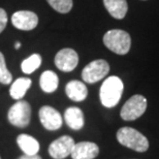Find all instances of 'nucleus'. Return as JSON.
Returning <instances> with one entry per match:
<instances>
[{
  "label": "nucleus",
  "mask_w": 159,
  "mask_h": 159,
  "mask_svg": "<svg viewBox=\"0 0 159 159\" xmlns=\"http://www.w3.org/2000/svg\"><path fill=\"white\" fill-rule=\"evenodd\" d=\"M123 90L124 85L120 78L116 75L107 78L102 83L99 90V97L102 106L109 109L116 107L122 97Z\"/></svg>",
  "instance_id": "1"
},
{
  "label": "nucleus",
  "mask_w": 159,
  "mask_h": 159,
  "mask_svg": "<svg viewBox=\"0 0 159 159\" xmlns=\"http://www.w3.org/2000/svg\"><path fill=\"white\" fill-rule=\"evenodd\" d=\"M117 139L121 145L136 152H145L149 148L148 139L131 127H122L117 131Z\"/></svg>",
  "instance_id": "2"
},
{
  "label": "nucleus",
  "mask_w": 159,
  "mask_h": 159,
  "mask_svg": "<svg viewBox=\"0 0 159 159\" xmlns=\"http://www.w3.org/2000/svg\"><path fill=\"white\" fill-rule=\"evenodd\" d=\"M103 44L112 52L118 55H125L131 47V37L129 33L120 29L110 30L103 35Z\"/></svg>",
  "instance_id": "3"
},
{
  "label": "nucleus",
  "mask_w": 159,
  "mask_h": 159,
  "mask_svg": "<svg viewBox=\"0 0 159 159\" xmlns=\"http://www.w3.org/2000/svg\"><path fill=\"white\" fill-rule=\"evenodd\" d=\"M7 119L9 123L14 126L20 127V128L27 127L31 119V107L29 102L25 100H18L9 109Z\"/></svg>",
  "instance_id": "4"
},
{
  "label": "nucleus",
  "mask_w": 159,
  "mask_h": 159,
  "mask_svg": "<svg viewBox=\"0 0 159 159\" xmlns=\"http://www.w3.org/2000/svg\"><path fill=\"white\" fill-rule=\"evenodd\" d=\"M147 109V99L143 95L135 94L126 101L121 109L120 116L125 121H133L139 118Z\"/></svg>",
  "instance_id": "5"
},
{
  "label": "nucleus",
  "mask_w": 159,
  "mask_h": 159,
  "mask_svg": "<svg viewBox=\"0 0 159 159\" xmlns=\"http://www.w3.org/2000/svg\"><path fill=\"white\" fill-rule=\"evenodd\" d=\"M110 71V65L106 60L98 59L90 62L82 71V79L88 84H95L102 80Z\"/></svg>",
  "instance_id": "6"
},
{
  "label": "nucleus",
  "mask_w": 159,
  "mask_h": 159,
  "mask_svg": "<svg viewBox=\"0 0 159 159\" xmlns=\"http://www.w3.org/2000/svg\"><path fill=\"white\" fill-rule=\"evenodd\" d=\"M75 141L71 136L63 135L52 142L49 147V154L54 159H64L71 154Z\"/></svg>",
  "instance_id": "7"
},
{
  "label": "nucleus",
  "mask_w": 159,
  "mask_h": 159,
  "mask_svg": "<svg viewBox=\"0 0 159 159\" xmlns=\"http://www.w3.org/2000/svg\"><path fill=\"white\" fill-rule=\"evenodd\" d=\"M39 115L40 123L47 130L55 131V130L61 128L63 119L56 109L49 106H43L39 109Z\"/></svg>",
  "instance_id": "8"
},
{
  "label": "nucleus",
  "mask_w": 159,
  "mask_h": 159,
  "mask_svg": "<svg viewBox=\"0 0 159 159\" xmlns=\"http://www.w3.org/2000/svg\"><path fill=\"white\" fill-rule=\"evenodd\" d=\"M79 55L75 50L65 48L60 50L55 56V65L64 72H70L78 66Z\"/></svg>",
  "instance_id": "9"
},
{
  "label": "nucleus",
  "mask_w": 159,
  "mask_h": 159,
  "mask_svg": "<svg viewBox=\"0 0 159 159\" xmlns=\"http://www.w3.org/2000/svg\"><path fill=\"white\" fill-rule=\"evenodd\" d=\"M11 23L17 29L30 31L33 30L39 24V17L35 12L30 11H16L11 17Z\"/></svg>",
  "instance_id": "10"
},
{
  "label": "nucleus",
  "mask_w": 159,
  "mask_h": 159,
  "mask_svg": "<svg viewBox=\"0 0 159 159\" xmlns=\"http://www.w3.org/2000/svg\"><path fill=\"white\" fill-rule=\"evenodd\" d=\"M99 154V147L92 142H80L75 144L71 151L72 159H94Z\"/></svg>",
  "instance_id": "11"
},
{
  "label": "nucleus",
  "mask_w": 159,
  "mask_h": 159,
  "mask_svg": "<svg viewBox=\"0 0 159 159\" xmlns=\"http://www.w3.org/2000/svg\"><path fill=\"white\" fill-rule=\"evenodd\" d=\"M65 93L69 99L80 102V101H83L87 98L88 89L84 83L74 80V81H70L66 84Z\"/></svg>",
  "instance_id": "12"
},
{
  "label": "nucleus",
  "mask_w": 159,
  "mask_h": 159,
  "mask_svg": "<svg viewBox=\"0 0 159 159\" xmlns=\"http://www.w3.org/2000/svg\"><path fill=\"white\" fill-rule=\"evenodd\" d=\"M64 120L69 128L74 130H80L84 126V114L82 110L77 107H70L66 109Z\"/></svg>",
  "instance_id": "13"
},
{
  "label": "nucleus",
  "mask_w": 159,
  "mask_h": 159,
  "mask_svg": "<svg viewBox=\"0 0 159 159\" xmlns=\"http://www.w3.org/2000/svg\"><path fill=\"white\" fill-rule=\"evenodd\" d=\"M103 4L109 14L117 20H122L128 11L126 0H103Z\"/></svg>",
  "instance_id": "14"
},
{
  "label": "nucleus",
  "mask_w": 159,
  "mask_h": 159,
  "mask_svg": "<svg viewBox=\"0 0 159 159\" xmlns=\"http://www.w3.org/2000/svg\"><path fill=\"white\" fill-rule=\"evenodd\" d=\"M17 144L26 155H36L39 151V143L31 135L20 134L17 138Z\"/></svg>",
  "instance_id": "15"
},
{
  "label": "nucleus",
  "mask_w": 159,
  "mask_h": 159,
  "mask_svg": "<svg viewBox=\"0 0 159 159\" xmlns=\"http://www.w3.org/2000/svg\"><path fill=\"white\" fill-rule=\"evenodd\" d=\"M31 84H32V81L30 79L19 78L11 84V89H9V94L14 99L20 100L26 95V92L31 87Z\"/></svg>",
  "instance_id": "16"
},
{
  "label": "nucleus",
  "mask_w": 159,
  "mask_h": 159,
  "mask_svg": "<svg viewBox=\"0 0 159 159\" xmlns=\"http://www.w3.org/2000/svg\"><path fill=\"white\" fill-rule=\"evenodd\" d=\"M39 85L41 90L46 93H53L57 90L59 85V79L55 72L52 70L43 71L40 75Z\"/></svg>",
  "instance_id": "17"
},
{
  "label": "nucleus",
  "mask_w": 159,
  "mask_h": 159,
  "mask_svg": "<svg viewBox=\"0 0 159 159\" xmlns=\"http://www.w3.org/2000/svg\"><path fill=\"white\" fill-rule=\"evenodd\" d=\"M41 56L39 54H32L31 56L25 59L21 64V69L24 74L30 75L36 70L41 64Z\"/></svg>",
  "instance_id": "18"
},
{
  "label": "nucleus",
  "mask_w": 159,
  "mask_h": 159,
  "mask_svg": "<svg viewBox=\"0 0 159 159\" xmlns=\"http://www.w3.org/2000/svg\"><path fill=\"white\" fill-rule=\"evenodd\" d=\"M47 2L60 14H67L72 8V0H47Z\"/></svg>",
  "instance_id": "19"
},
{
  "label": "nucleus",
  "mask_w": 159,
  "mask_h": 159,
  "mask_svg": "<svg viewBox=\"0 0 159 159\" xmlns=\"http://www.w3.org/2000/svg\"><path fill=\"white\" fill-rule=\"evenodd\" d=\"M12 81V75L6 67L5 59L3 54L0 52V83L4 85L11 84Z\"/></svg>",
  "instance_id": "20"
},
{
  "label": "nucleus",
  "mask_w": 159,
  "mask_h": 159,
  "mask_svg": "<svg viewBox=\"0 0 159 159\" xmlns=\"http://www.w3.org/2000/svg\"><path fill=\"white\" fill-rule=\"evenodd\" d=\"M7 25V14L3 8L0 7V33L5 29Z\"/></svg>",
  "instance_id": "21"
},
{
  "label": "nucleus",
  "mask_w": 159,
  "mask_h": 159,
  "mask_svg": "<svg viewBox=\"0 0 159 159\" xmlns=\"http://www.w3.org/2000/svg\"><path fill=\"white\" fill-rule=\"evenodd\" d=\"M18 159H41L40 156H39V155H26V154H24V155H22V156H20Z\"/></svg>",
  "instance_id": "22"
},
{
  "label": "nucleus",
  "mask_w": 159,
  "mask_h": 159,
  "mask_svg": "<svg viewBox=\"0 0 159 159\" xmlns=\"http://www.w3.org/2000/svg\"><path fill=\"white\" fill-rule=\"evenodd\" d=\"M15 48H16V50H19L21 48V43H19V41H17L15 44Z\"/></svg>",
  "instance_id": "23"
},
{
  "label": "nucleus",
  "mask_w": 159,
  "mask_h": 159,
  "mask_svg": "<svg viewBox=\"0 0 159 159\" xmlns=\"http://www.w3.org/2000/svg\"><path fill=\"white\" fill-rule=\"evenodd\" d=\"M0 159H1V157H0Z\"/></svg>",
  "instance_id": "24"
}]
</instances>
